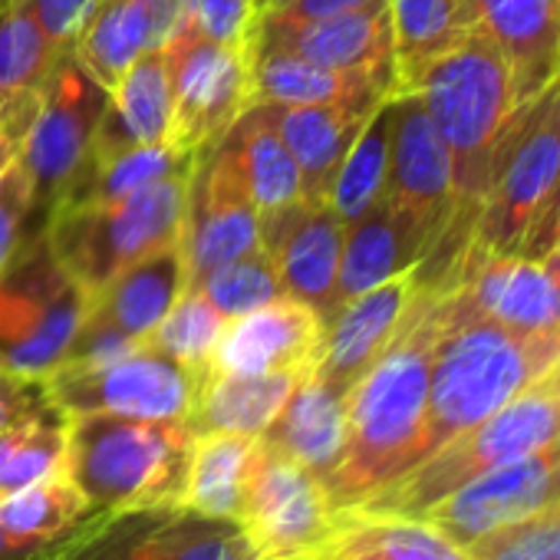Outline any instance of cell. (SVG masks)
Returning a JSON list of instances; mask_svg holds the SVG:
<instances>
[{
    "label": "cell",
    "mask_w": 560,
    "mask_h": 560,
    "mask_svg": "<svg viewBox=\"0 0 560 560\" xmlns=\"http://www.w3.org/2000/svg\"><path fill=\"white\" fill-rule=\"evenodd\" d=\"M178 244L185 257V291L195 288L208 270L264 247L260 211L221 142L195 159Z\"/></svg>",
    "instance_id": "14"
},
{
    "label": "cell",
    "mask_w": 560,
    "mask_h": 560,
    "mask_svg": "<svg viewBox=\"0 0 560 560\" xmlns=\"http://www.w3.org/2000/svg\"><path fill=\"white\" fill-rule=\"evenodd\" d=\"M103 106L106 90L83 70L73 47H67L40 90V106L18 159L31 185V218H37L34 231H40L50 211L93 172L90 149Z\"/></svg>",
    "instance_id": "10"
},
{
    "label": "cell",
    "mask_w": 560,
    "mask_h": 560,
    "mask_svg": "<svg viewBox=\"0 0 560 560\" xmlns=\"http://www.w3.org/2000/svg\"><path fill=\"white\" fill-rule=\"evenodd\" d=\"M34 560H44V553H40V557H34Z\"/></svg>",
    "instance_id": "57"
},
{
    "label": "cell",
    "mask_w": 560,
    "mask_h": 560,
    "mask_svg": "<svg viewBox=\"0 0 560 560\" xmlns=\"http://www.w3.org/2000/svg\"><path fill=\"white\" fill-rule=\"evenodd\" d=\"M553 494L560 501V439L553 442Z\"/></svg>",
    "instance_id": "54"
},
{
    "label": "cell",
    "mask_w": 560,
    "mask_h": 560,
    "mask_svg": "<svg viewBox=\"0 0 560 560\" xmlns=\"http://www.w3.org/2000/svg\"><path fill=\"white\" fill-rule=\"evenodd\" d=\"M47 396H44L40 380H27V376H14V373L0 370V432L11 429L18 419H24Z\"/></svg>",
    "instance_id": "48"
},
{
    "label": "cell",
    "mask_w": 560,
    "mask_h": 560,
    "mask_svg": "<svg viewBox=\"0 0 560 560\" xmlns=\"http://www.w3.org/2000/svg\"><path fill=\"white\" fill-rule=\"evenodd\" d=\"M557 162L560 80L550 83L534 103L521 106L504 129L468 241L491 254H521L557 175Z\"/></svg>",
    "instance_id": "9"
},
{
    "label": "cell",
    "mask_w": 560,
    "mask_h": 560,
    "mask_svg": "<svg viewBox=\"0 0 560 560\" xmlns=\"http://www.w3.org/2000/svg\"><path fill=\"white\" fill-rule=\"evenodd\" d=\"M270 4H273V0H270ZM270 4H267V8H270Z\"/></svg>",
    "instance_id": "58"
},
{
    "label": "cell",
    "mask_w": 560,
    "mask_h": 560,
    "mask_svg": "<svg viewBox=\"0 0 560 560\" xmlns=\"http://www.w3.org/2000/svg\"><path fill=\"white\" fill-rule=\"evenodd\" d=\"M50 544L31 534H14L0 524V560H34L47 550Z\"/></svg>",
    "instance_id": "50"
},
{
    "label": "cell",
    "mask_w": 560,
    "mask_h": 560,
    "mask_svg": "<svg viewBox=\"0 0 560 560\" xmlns=\"http://www.w3.org/2000/svg\"><path fill=\"white\" fill-rule=\"evenodd\" d=\"M4 4H11V8H21V4H27V0H4Z\"/></svg>",
    "instance_id": "56"
},
{
    "label": "cell",
    "mask_w": 560,
    "mask_h": 560,
    "mask_svg": "<svg viewBox=\"0 0 560 560\" xmlns=\"http://www.w3.org/2000/svg\"><path fill=\"white\" fill-rule=\"evenodd\" d=\"M324 343V317L294 301H273L244 317L228 320V330L211 357V373H284L314 370Z\"/></svg>",
    "instance_id": "20"
},
{
    "label": "cell",
    "mask_w": 560,
    "mask_h": 560,
    "mask_svg": "<svg viewBox=\"0 0 560 560\" xmlns=\"http://www.w3.org/2000/svg\"><path fill=\"white\" fill-rule=\"evenodd\" d=\"M93 8L96 0H27V11L54 47H73Z\"/></svg>",
    "instance_id": "45"
},
{
    "label": "cell",
    "mask_w": 560,
    "mask_h": 560,
    "mask_svg": "<svg viewBox=\"0 0 560 560\" xmlns=\"http://www.w3.org/2000/svg\"><path fill=\"white\" fill-rule=\"evenodd\" d=\"M380 4V0H273L270 8L257 14V21H273V24H304V21H324L334 14L360 11Z\"/></svg>",
    "instance_id": "47"
},
{
    "label": "cell",
    "mask_w": 560,
    "mask_h": 560,
    "mask_svg": "<svg viewBox=\"0 0 560 560\" xmlns=\"http://www.w3.org/2000/svg\"><path fill=\"white\" fill-rule=\"evenodd\" d=\"M195 429L188 419L67 416L63 471L90 511L149 504L182 494Z\"/></svg>",
    "instance_id": "4"
},
{
    "label": "cell",
    "mask_w": 560,
    "mask_h": 560,
    "mask_svg": "<svg viewBox=\"0 0 560 560\" xmlns=\"http://www.w3.org/2000/svg\"><path fill=\"white\" fill-rule=\"evenodd\" d=\"M557 347L560 343L527 340L504 330L488 320L455 284L442 280L429 406L416 465L494 416L537 376H544Z\"/></svg>",
    "instance_id": "2"
},
{
    "label": "cell",
    "mask_w": 560,
    "mask_h": 560,
    "mask_svg": "<svg viewBox=\"0 0 560 560\" xmlns=\"http://www.w3.org/2000/svg\"><path fill=\"white\" fill-rule=\"evenodd\" d=\"M314 560H471V553L422 517L347 508Z\"/></svg>",
    "instance_id": "29"
},
{
    "label": "cell",
    "mask_w": 560,
    "mask_h": 560,
    "mask_svg": "<svg viewBox=\"0 0 560 560\" xmlns=\"http://www.w3.org/2000/svg\"><path fill=\"white\" fill-rule=\"evenodd\" d=\"M67 455V412L44 399L21 425L18 442L11 445L4 468H0V494L27 488L63 468Z\"/></svg>",
    "instance_id": "41"
},
{
    "label": "cell",
    "mask_w": 560,
    "mask_h": 560,
    "mask_svg": "<svg viewBox=\"0 0 560 560\" xmlns=\"http://www.w3.org/2000/svg\"><path fill=\"white\" fill-rule=\"evenodd\" d=\"M44 560H260L241 521L211 517L178 498L86 514Z\"/></svg>",
    "instance_id": "8"
},
{
    "label": "cell",
    "mask_w": 560,
    "mask_h": 560,
    "mask_svg": "<svg viewBox=\"0 0 560 560\" xmlns=\"http://www.w3.org/2000/svg\"><path fill=\"white\" fill-rule=\"evenodd\" d=\"M347 224L324 201H294L260 214V244L270 254L284 294L314 307L324 324L337 311V273Z\"/></svg>",
    "instance_id": "16"
},
{
    "label": "cell",
    "mask_w": 560,
    "mask_h": 560,
    "mask_svg": "<svg viewBox=\"0 0 560 560\" xmlns=\"http://www.w3.org/2000/svg\"><path fill=\"white\" fill-rule=\"evenodd\" d=\"M260 439L294 455L314 475L327 478L347 445V393L320 380L314 370L304 373Z\"/></svg>",
    "instance_id": "28"
},
{
    "label": "cell",
    "mask_w": 560,
    "mask_h": 560,
    "mask_svg": "<svg viewBox=\"0 0 560 560\" xmlns=\"http://www.w3.org/2000/svg\"><path fill=\"white\" fill-rule=\"evenodd\" d=\"M191 172L162 178L113 205H57L44 224L54 254L96 298L139 257L178 241Z\"/></svg>",
    "instance_id": "6"
},
{
    "label": "cell",
    "mask_w": 560,
    "mask_h": 560,
    "mask_svg": "<svg viewBox=\"0 0 560 560\" xmlns=\"http://www.w3.org/2000/svg\"><path fill=\"white\" fill-rule=\"evenodd\" d=\"M90 511L83 491L67 478V471H54L27 488L0 494V524L14 534H31L54 544L73 524H80Z\"/></svg>",
    "instance_id": "37"
},
{
    "label": "cell",
    "mask_w": 560,
    "mask_h": 560,
    "mask_svg": "<svg viewBox=\"0 0 560 560\" xmlns=\"http://www.w3.org/2000/svg\"><path fill=\"white\" fill-rule=\"evenodd\" d=\"M250 47L284 50L301 60L330 70H366V67H396L393 63V18L389 0L380 4L334 14L324 21L304 24H273L254 21Z\"/></svg>",
    "instance_id": "22"
},
{
    "label": "cell",
    "mask_w": 560,
    "mask_h": 560,
    "mask_svg": "<svg viewBox=\"0 0 560 560\" xmlns=\"http://www.w3.org/2000/svg\"><path fill=\"white\" fill-rule=\"evenodd\" d=\"M228 330V317L214 311L205 294L182 291V298L172 304V311L159 320V327L149 334V347L159 353L178 360L188 370L211 373V357Z\"/></svg>",
    "instance_id": "40"
},
{
    "label": "cell",
    "mask_w": 560,
    "mask_h": 560,
    "mask_svg": "<svg viewBox=\"0 0 560 560\" xmlns=\"http://www.w3.org/2000/svg\"><path fill=\"white\" fill-rule=\"evenodd\" d=\"M560 439V389L537 376L527 389H521L511 402H504L494 416L478 422L475 429L462 432L373 498H366L363 511L373 514H399V517H422L432 504L468 485L471 478L534 455Z\"/></svg>",
    "instance_id": "5"
},
{
    "label": "cell",
    "mask_w": 560,
    "mask_h": 560,
    "mask_svg": "<svg viewBox=\"0 0 560 560\" xmlns=\"http://www.w3.org/2000/svg\"><path fill=\"white\" fill-rule=\"evenodd\" d=\"M195 152H185L172 142H149V145H136L122 155H116L113 162L93 168L86 175V182L67 198V201H83V205H113L122 201L129 195H136L145 185H155L162 178L182 175L195 168ZM63 201V205H67Z\"/></svg>",
    "instance_id": "38"
},
{
    "label": "cell",
    "mask_w": 560,
    "mask_h": 560,
    "mask_svg": "<svg viewBox=\"0 0 560 560\" xmlns=\"http://www.w3.org/2000/svg\"><path fill=\"white\" fill-rule=\"evenodd\" d=\"M188 291H198L205 294V301L221 311L228 320L234 317H244L257 307H267L273 301H284V284H280V273L270 260V254L264 247L250 250V254H241L214 270H208L195 288Z\"/></svg>",
    "instance_id": "39"
},
{
    "label": "cell",
    "mask_w": 560,
    "mask_h": 560,
    "mask_svg": "<svg viewBox=\"0 0 560 560\" xmlns=\"http://www.w3.org/2000/svg\"><path fill=\"white\" fill-rule=\"evenodd\" d=\"M31 412H34V409H31ZM31 412H27V416H31ZM27 416H24V419H27ZM24 419H18V422H14L11 429H4V432H0V468H4V458H8V452H11V445L18 442V432H21V425H24Z\"/></svg>",
    "instance_id": "51"
},
{
    "label": "cell",
    "mask_w": 560,
    "mask_h": 560,
    "mask_svg": "<svg viewBox=\"0 0 560 560\" xmlns=\"http://www.w3.org/2000/svg\"><path fill=\"white\" fill-rule=\"evenodd\" d=\"M67 47H54L27 4L0 0V113L40 100V90Z\"/></svg>",
    "instance_id": "35"
},
{
    "label": "cell",
    "mask_w": 560,
    "mask_h": 560,
    "mask_svg": "<svg viewBox=\"0 0 560 560\" xmlns=\"http://www.w3.org/2000/svg\"><path fill=\"white\" fill-rule=\"evenodd\" d=\"M175 90L168 142L185 152H208L250 106V50L211 44L188 31L165 47Z\"/></svg>",
    "instance_id": "13"
},
{
    "label": "cell",
    "mask_w": 560,
    "mask_h": 560,
    "mask_svg": "<svg viewBox=\"0 0 560 560\" xmlns=\"http://www.w3.org/2000/svg\"><path fill=\"white\" fill-rule=\"evenodd\" d=\"M553 501V445H547L534 455L471 478L468 485L432 504L422 521L439 527L458 547H471L485 534L521 521Z\"/></svg>",
    "instance_id": "18"
},
{
    "label": "cell",
    "mask_w": 560,
    "mask_h": 560,
    "mask_svg": "<svg viewBox=\"0 0 560 560\" xmlns=\"http://www.w3.org/2000/svg\"><path fill=\"white\" fill-rule=\"evenodd\" d=\"M468 553L471 560H560V501L485 534Z\"/></svg>",
    "instance_id": "42"
},
{
    "label": "cell",
    "mask_w": 560,
    "mask_h": 560,
    "mask_svg": "<svg viewBox=\"0 0 560 560\" xmlns=\"http://www.w3.org/2000/svg\"><path fill=\"white\" fill-rule=\"evenodd\" d=\"M254 452L257 435L195 432L178 501L211 517L241 521Z\"/></svg>",
    "instance_id": "32"
},
{
    "label": "cell",
    "mask_w": 560,
    "mask_h": 560,
    "mask_svg": "<svg viewBox=\"0 0 560 560\" xmlns=\"http://www.w3.org/2000/svg\"><path fill=\"white\" fill-rule=\"evenodd\" d=\"M544 380H547V383H553V386L560 389V347H557V353H553V360H550V366H547Z\"/></svg>",
    "instance_id": "53"
},
{
    "label": "cell",
    "mask_w": 560,
    "mask_h": 560,
    "mask_svg": "<svg viewBox=\"0 0 560 560\" xmlns=\"http://www.w3.org/2000/svg\"><path fill=\"white\" fill-rule=\"evenodd\" d=\"M540 260H544V267L550 270V277H553L557 284H560V244H553V247H550V250H547Z\"/></svg>",
    "instance_id": "52"
},
{
    "label": "cell",
    "mask_w": 560,
    "mask_h": 560,
    "mask_svg": "<svg viewBox=\"0 0 560 560\" xmlns=\"http://www.w3.org/2000/svg\"><path fill=\"white\" fill-rule=\"evenodd\" d=\"M172 116H175V90H172L168 57L165 50H149L106 93V106L96 122L93 149H90L93 168L113 162L116 155L136 145L168 142Z\"/></svg>",
    "instance_id": "25"
},
{
    "label": "cell",
    "mask_w": 560,
    "mask_h": 560,
    "mask_svg": "<svg viewBox=\"0 0 560 560\" xmlns=\"http://www.w3.org/2000/svg\"><path fill=\"white\" fill-rule=\"evenodd\" d=\"M208 373L142 343L136 353L103 366H60L44 383V396L67 416L109 412L129 419H188Z\"/></svg>",
    "instance_id": "11"
},
{
    "label": "cell",
    "mask_w": 560,
    "mask_h": 560,
    "mask_svg": "<svg viewBox=\"0 0 560 560\" xmlns=\"http://www.w3.org/2000/svg\"><path fill=\"white\" fill-rule=\"evenodd\" d=\"M254 21V0H195V34L211 44L250 50Z\"/></svg>",
    "instance_id": "43"
},
{
    "label": "cell",
    "mask_w": 560,
    "mask_h": 560,
    "mask_svg": "<svg viewBox=\"0 0 560 560\" xmlns=\"http://www.w3.org/2000/svg\"><path fill=\"white\" fill-rule=\"evenodd\" d=\"M31 221V185L24 168L14 162L0 182V270L8 267L24 241V224Z\"/></svg>",
    "instance_id": "44"
},
{
    "label": "cell",
    "mask_w": 560,
    "mask_h": 560,
    "mask_svg": "<svg viewBox=\"0 0 560 560\" xmlns=\"http://www.w3.org/2000/svg\"><path fill=\"white\" fill-rule=\"evenodd\" d=\"M37 103H27V106H18V109H8L0 113V182L11 172V165L21 159V149H24V139H27V129L37 116Z\"/></svg>",
    "instance_id": "49"
},
{
    "label": "cell",
    "mask_w": 560,
    "mask_h": 560,
    "mask_svg": "<svg viewBox=\"0 0 560 560\" xmlns=\"http://www.w3.org/2000/svg\"><path fill=\"white\" fill-rule=\"evenodd\" d=\"M337 517L324 478L257 435L241 524L260 560H314Z\"/></svg>",
    "instance_id": "12"
},
{
    "label": "cell",
    "mask_w": 560,
    "mask_h": 560,
    "mask_svg": "<svg viewBox=\"0 0 560 560\" xmlns=\"http://www.w3.org/2000/svg\"><path fill=\"white\" fill-rule=\"evenodd\" d=\"M389 18L396 90H406L435 57L471 34L468 0H389Z\"/></svg>",
    "instance_id": "33"
},
{
    "label": "cell",
    "mask_w": 560,
    "mask_h": 560,
    "mask_svg": "<svg viewBox=\"0 0 560 560\" xmlns=\"http://www.w3.org/2000/svg\"><path fill=\"white\" fill-rule=\"evenodd\" d=\"M396 90V67L330 70L284 50L250 47V106H353L376 109Z\"/></svg>",
    "instance_id": "23"
},
{
    "label": "cell",
    "mask_w": 560,
    "mask_h": 560,
    "mask_svg": "<svg viewBox=\"0 0 560 560\" xmlns=\"http://www.w3.org/2000/svg\"><path fill=\"white\" fill-rule=\"evenodd\" d=\"M386 103V100H383ZM260 116L273 126L301 168L304 198L324 201L330 195V185L357 142L360 129L376 109H353V106H273V103H254Z\"/></svg>",
    "instance_id": "26"
},
{
    "label": "cell",
    "mask_w": 560,
    "mask_h": 560,
    "mask_svg": "<svg viewBox=\"0 0 560 560\" xmlns=\"http://www.w3.org/2000/svg\"><path fill=\"white\" fill-rule=\"evenodd\" d=\"M416 291H419V267L343 301L334 311V317L324 324V343L314 373L350 396L353 383L376 363V357L396 337Z\"/></svg>",
    "instance_id": "19"
},
{
    "label": "cell",
    "mask_w": 560,
    "mask_h": 560,
    "mask_svg": "<svg viewBox=\"0 0 560 560\" xmlns=\"http://www.w3.org/2000/svg\"><path fill=\"white\" fill-rule=\"evenodd\" d=\"M311 370H284V373H208L188 425L195 432H237L260 435L277 412L291 399L301 376Z\"/></svg>",
    "instance_id": "30"
},
{
    "label": "cell",
    "mask_w": 560,
    "mask_h": 560,
    "mask_svg": "<svg viewBox=\"0 0 560 560\" xmlns=\"http://www.w3.org/2000/svg\"><path fill=\"white\" fill-rule=\"evenodd\" d=\"M435 330L439 284L419 280L396 337L347 396V445L337 468L324 478L334 511L363 504L416 465L429 406Z\"/></svg>",
    "instance_id": "1"
},
{
    "label": "cell",
    "mask_w": 560,
    "mask_h": 560,
    "mask_svg": "<svg viewBox=\"0 0 560 560\" xmlns=\"http://www.w3.org/2000/svg\"><path fill=\"white\" fill-rule=\"evenodd\" d=\"M389 139H393V103L386 100L376 106V113L360 129L357 142L350 145V152L330 185L327 205L343 224H353L357 218H363L386 195Z\"/></svg>",
    "instance_id": "36"
},
{
    "label": "cell",
    "mask_w": 560,
    "mask_h": 560,
    "mask_svg": "<svg viewBox=\"0 0 560 560\" xmlns=\"http://www.w3.org/2000/svg\"><path fill=\"white\" fill-rule=\"evenodd\" d=\"M149 50V21L139 0H96V8L73 40L77 60L106 93Z\"/></svg>",
    "instance_id": "34"
},
{
    "label": "cell",
    "mask_w": 560,
    "mask_h": 560,
    "mask_svg": "<svg viewBox=\"0 0 560 560\" xmlns=\"http://www.w3.org/2000/svg\"><path fill=\"white\" fill-rule=\"evenodd\" d=\"M267 4H270V0H254V11H257V14H260V11H264V8H267Z\"/></svg>",
    "instance_id": "55"
},
{
    "label": "cell",
    "mask_w": 560,
    "mask_h": 560,
    "mask_svg": "<svg viewBox=\"0 0 560 560\" xmlns=\"http://www.w3.org/2000/svg\"><path fill=\"white\" fill-rule=\"evenodd\" d=\"M139 8L149 21L152 50H165L195 31V0H139Z\"/></svg>",
    "instance_id": "46"
},
{
    "label": "cell",
    "mask_w": 560,
    "mask_h": 560,
    "mask_svg": "<svg viewBox=\"0 0 560 560\" xmlns=\"http://www.w3.org/2000/svg\"><path fill=\"white\" fill-rule=\"evenodd\" d=\"M435 244L439 234L432 228H425L416 214L402 211L383 195L363 218H357L343 231L337 307L363 291L386 284L389 277L416 270Z\"/></svg>",
    "instance_id": "24"
},
{
    "label": "cell",
    "mask_w": 560,
    "mask_h": 560,
    "mask_svg": "<svg viewBox=\"0 0 560 560\" xmlns=\"http://www.w3.org/2000/svg\"><path fill=\"white\" fill-rule=\"evenodd\" d=\"M442 280L455 284L488 320L504 330L527 340L560 343V284L544 260L524 254H491L468 241Z\"/></svg>",
    "instance_id": "15"
},
{
    "label": "cell",
    "mask_w": 560,
    "mask_h": 560,
    "mask_svg": "<svg viewBox=\"0 0 560 560\" xmlns=\"http://www.w3.org/2000/svg\"><path fill=\"white\" fill-rule=\"evenodd\" d=\"M396 93H419L452 155L455 224L439 244L462 250L488 191L498 142L521 109L511 70L501 50L471 31L462 44L435 57L406 90Z\"/></svg>",
    "instance_id": "3"
},
{
    "label": "cell",
    "mask_w": 560,
    "mask_h": 560,
    "mask_svg": "<svg viewBox=\"0 0 560 560\" xmlns=\"http://www.w3.org/2000/svg\"><path fill=\"white\" fill-rule=\"evenodd\" d=\"M90 291L34 231L0 270V370L47 380L70 353L90 314Z\"/></svg>",
    "instance_id": "7"
},
{
    "label": "cell",
    "mask_w": 560,
    "mask_h": 560,
    "mask_svg": "<svg viewBox=\"0 0 560 560\" xmlns=\"http://www.w3.org/2000/svg\"><path fill=\"white\" fill-rule=\"evenodd\" d=\"M393 139H389V178L386 198L416 214L439 241L455 224V182L452 155L425 113L419 93H393Z\"/></svg>",
    "instance_id": "17"
},
{
    "label": "cell",
    "mask_w": 560,
    "mask_h": 560,
    "mask_svg": "<svg viewBox=\"0 0 560 560\" xmlns=\"http://www.w3.org/2000/svg\"><path fill=\"white\" fill-rule=\"evenodd\" d=\"M182 291H185V257H182V244L172 241L139 257L126 270H119L93 298L86 317L109 324L132 340H149V334L172 311Z\"/></svg>",
    "instance_id": "27"
},
{
    "label": "cell",
    "mask_w": 560,
    "mask_h": 560,
    "mask_svg": "<svg viewBox=\"0 0 560 560\" xmlns=\"http://www.w3.org/2000/svg\"><path fill=\"white\" fill-rule=\"evenodd\" d=\"M468 14L471 31L501 50L517 106L560 80V0H468Z\"/></svg>",
    "instance_id": "21"
},
{
    "label": "cell",
    "mask_w": 560,
    "mask_h": 560,
    "mask_svg": "<svg viewBox=\"0 0 560 560\" xmlns=\"http://www.w3.org/2000/svg\"><path fill=\"white\" fill-rule=\"evenodd\" d=\"M218 142L231 152L237 175L260 214L288 208L304 198L301 168L291 149L280 142V136L260 116L257 106H247Z\"/></svg>",
    "instance_id": "31"
}]
</instances>
